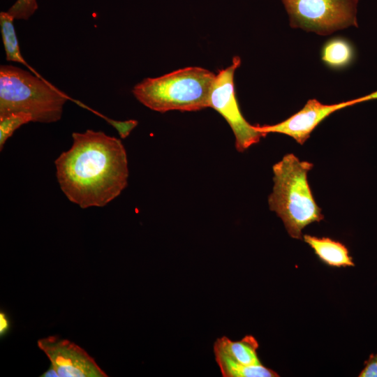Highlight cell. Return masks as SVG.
Returning <instances> with one entry per match:
<instances>
[{
    "mask_svg": "<svg viewBox=\"0 0 377 377\" xmlns=\"http://www.w3.org/2000/svg\"><path fill=\"white\" fill-rule=\"evenodd\" d=\"M36 0H17L8 12L15 20H28L37 10Z\"/></svg>",
    "mask_w": 377,
    "mask_h": 377,
    "instance_id": "14",
    "label": "cell"
},
{
    "mask_svg": "<svg viewBox=\"0 0 377 377\" xmlns=\"http://www.w3.org/2000/svg\"><path fill=\"white\" fill-rule=\"evenodd\" d=\"M241 59L232 58V64L216 75L209 98V107L219 112L230 126L237 151H244L265 137L242 115L235 95L234 76Z\"/></svg>",
    "mask_w": 377,
    "mask_h": 377,
    "instance_id": "6",
    "label": "cell"
},
{
    "mask_svg": "<svg viewBox=\"0 0 377 377\" xmlns=\"http://www.w3.org/2000/svg\"><path fill=\"white\" fill-rule=\"evenodd\" d=\"M9 329V321L6 314L3 312L0 313V334H4Z\"/></svg>",
    "mask_w": 377,
    "mask_h": 377,
    "instance_id": "17",
    "label": "cell"
},
{
    "mask_svg": "<svg viewBox=\"0 0 377 377\" xmlns=\"http://www.w3.org/2000/svg\"><path fill=\"white\" fill-rule=\"evenodd\" d=\"M258 343L251 335L235 341L223 336L214 344L215 360L223 377H278L272 369L262 364L257 350Z\"/></svg>",
    "mask_w": 377,
    "mask_h": 377,
    "instance_id": "7",
    "label": "cell"
},
{
    "mask_svg": "<svg viewBox=\"0 0 377 377\" xmlns=\"http://www.w3.org/2000/svg\"><path fill=\"white\" fill-rule=\"evenodd\" d=\"M359 377H377V353L371 354L364 362Z\"/></svg>",
    "mask_w": 377,
    "mask_h": 377,
    "instance_id": "16",
    "label": "cell"
},
{
    "mask_svg": "<svg viewBox=\"0 0 377 377\" xmlns=\"http://www.w3.org/2000/svg\"><path fill=\"white\" fill-rule=\"evenodd\" d=\"M41 376L43 377H59L57 370L51 364L49 369H47L45 373H43Z\"/></svg>",
    "mask_w": 377,
    "mask_h": 377,
    "instance_id": "18",
    "label": "cell"
},
{
    "mask_svg": "<svg viewBox=\"0 0 377 377\" xmlns=\"http://www.w3.org/2000/svg\"><path fill=\"white\" fill-rule=\"evenodd\" d=\"M289 15L290 25L319 35H328L357 27L358 0H282Z\"/></svg>",
    "mask_w": 377,
    "mask_h": 377,
    "instance_id": "5",
    "label": "cell"
},
{
    "mask_svg": "<svg viewBox=\"0 0 377 377\" xmlns=\"http://www.w3.org/2000/svg\"><path fill=\"white\" fill-rule=\"evenodd\" d=\"M68 98L27 71L12 65L0 66V117L24 112L34 122H55L61 119Z\"/></svg>",
    "mask_w": 377,
    "mask_h": 377,
    "instance_id": "4",
    "label": "cell"
},
{
    "mask_svg": "<svg viewBox=\"0 0 377 377\" xmlns=\"http://www.w3.org/2000/svg\"><path fill=\"white\" fill-rule=\"evenodd\" d=\"M37 344L59 377H108L87 351L68 339L49 336Z\"/></svg>",
    "mask_w": 377,
    "mask_h": 377,
    "instance_id": "9",
    "label": "cell"
},
{
    "mask_svg": "<svg viewBox=\"0 0 377 377\" xmlns=\"http://www.w3.org/2000/svg\"><path fill=\"white\" fill-rule=\"evenodd\" d=\"M303 238L325 264L335 267L355 265L348 249L342 243L328 237L320 238L309 235H304Z\"/></svg>",
    "mask_w": 377,
    "mask_h": 377,
    "instance_id": "10",
    "label": "cell"
},
{
    "mask_svg": "<svg viewBox=\"0 0 377 377\" xmlns=\"http://www.w3.org/2000/svg\"><path fill=\"white\" fill-rule=\"evenodd\" d=\"M215 77L204 68L186 67L147 77L135 85L132 92L138 101L156 112L198 111L209 107Z\"/></svg>",
    "mask_w": 377,
    "mask_h": 377,
    "instance_id": "3",
    "label": "cell"
},
{
    "mask_svg": "<svg viewBox=\"0 0 377 377\" xmlns=\"http://www.w3.org/2000/svg\"><path fill=\"white\" fill-rule=\"evenodd\" d=\"M71 147L56 159L57 177L67 198L81 208L103 207L126 187V149L102 131L73 133Z\"/></svg>",
    "mask_w": 377,
    "mask_h": 377,
    "instance_id": "1",
    "label": "cell"
},
{
    "mask_svg": "<svg viewBox=\"0 0 377 377\" xmlns=\"http://www.w3.org/2000/svg\"><path fill=\"white\" fill-rule=\"evenodd\" d=\"M105 119L118 131L122 138H126L138 124V122L134 120L119 121L107 118H105Z\"/></svg>",
    "mask_w": 377,
    "mask_h": 377,
    "instance_id": "15",
    "label": "cell"
},
{
    "mask_svg": "<svg viewBox=\"0 0 377 377\" xmlns=\"http://www.w3.org/2000/svg\"><path fill=\"white\" fill-rule=\"evenodd\" d=\"M354 52L351 44L341 38L328 40L322 50V60L327 66L339 68L350 64L353 59Z\"/></svg>",
    "mask_w": 377,
    "mask_h": 377,
    "instance_id": "11",
    "label": "cell"
},
{
    "mask_svg": "<svg viewBox=\"0 0 377 377\" xmlns=\"http://www.w3.org/2000/svg\"><path fill=\"white\" fill-rule=\"evenodd\" d=\"M377 99V90L364 96L332 105H325L316 99H310L304 108L287 119L273 125L256 126V128L265 136L276 133L293 138L303 145L311 132L325 118L342 108L364 101Z\"/></svg>",
    "mask_w": 377,
    "mask_h": 377,
    "instance_id": "8",
    "label": "cell"
},
{
    "mask_svg": "<svg viewBox=\"0 0 377 377\" xmlns=\"http://www.w3.org/2000/svg\"><path fill=\"white\" fill-rule=\"evenodd\" d=\"M33 121L32 117L24 112L10 113L0 117V149H3L6 141L21 126Z\"/></svg>",
    "mask_w": 377,
    "mask_h": 377,
    "instance_id": "13",
    "label": "cell"
},
{
    "mask_svg": "<svg viewBox=\"0 0 377 377\" xmlns=\"http://www.w3.org/2000/svg\"><path fill=\"white\" fill-rule=\"evenodd\" d=\"M313 168L293 154L273 165L274 186L268 198L269 209L281 219L289 235L302 239L304 227L324 219L311 191L307 174Z\"/></svg>",
    "mask_w": 377,
    "mask_h": 377,
    "instance_id": "2",
    "label": "cell"
},
{
    "mask_svg": "<svg viewBox=\"0 0 377 377\" xmlns=\"http://www.w3.org/2000/svg\"><path fill=\"white\" fill-rule=\"evenodd\" d=\"M15 17L7 12L0 13V27L6 60L20 63L30 68L23 58L13 24Z\"/></svg>",
    "mask_w": 377,
    "mask_h": 377,
    "instance_id": "12",
    "label": "cell"
}]
</instances>
